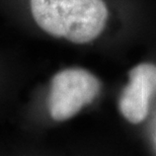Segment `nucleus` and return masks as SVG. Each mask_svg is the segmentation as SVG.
Instances as JSON below:
<instances>
[{
    "mask_svg": "<svg viewBox=\"0 0 156 156\" xmlns=\"http://www.w3.org/2000/svg\"><path fill=\"white\" fill-rule=\"evenodd\" d=\"M30 9L43 30L74 44L95 40L108 17L104 0H30Z\"/></svg>",
    "mask_w": 156,
    "mask_h": 156,
    "instance_id": "nucleus-1",
    "label": "nucleus"
},
{
    "mask_svg": "<svg viewBox=\"0 0 156 156\" xmlns=\"http://www.w3.org/2000/svg\"><path fill=\"white\" fill-rule=\"evenodd\" d=\"M101 91V81L83 68H68L53 76L48 96L50 116L67 121L90 105Z\"/></svg>",
    "mask_w": 156,
    "mask_h": 156,
    "instance_id": "nucleus-2",
    "label": "nucleus"
},
{
    "mask_svg": "<svg viewBox=\"0 0 156 156\" xmlns=\"http://www.w3.org/2000/svg\"><path fill=\"white\" fill-rule=\"evenodd\" d=\"M156 92V65L141 63L129 71V83L122 90L119 108L134 125L142 123L148 115L149 101Z\"/></svg>",
    "mask_w": 156,
    "mask_h": 156,
    "instance_id": "nucleus-3",
    "label": "nucleus"
}]
</instances>
